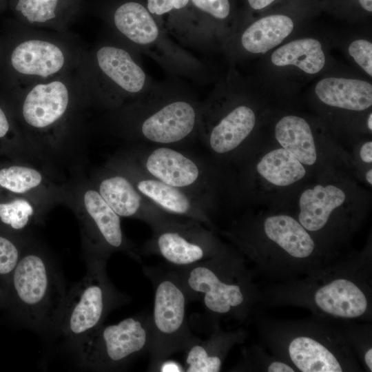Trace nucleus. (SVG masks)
<instances>
[{"instance_id": "b1692460", "label": "nucleus", "mask_w": 372, "mask_h": 372, "mask_svg": "<svg viewBox=\"0 0 372 372\" xmlns=\"http://www.w3.org/2000/svg\"><path fill=\"white\" fill-rule=\"evenodd\" d=\"M65 57L56 45L42 40H28L18 45L11 54V63L18 72L47 77L58 72Z\"/></svg>"}, {"instance_id": "7ed1b4c3", "label": "nucleus", "mask_w": 372, "mask_h": 372, "mask_svg": "<svg viewBox=\"0 0 372 372\" xmlns=\"http://www.w3.org/2000/svg\"><path fill=\"white\" fill-rule=\"evenodd\" d=\"M200 106L184 88L153 85L131 103L114 110L112 133L126 145L180 147L199 141Z\"/></svg>"}, {"instance_id": "c85d7f7f", "label": "nucleus", "mask_w": 372, "mask_h": 372, "mask_svg": "<svg viewBox=\"0 0 372 372\" xmlns=\"http://www.w3.org/2000/svg\"><path fill=\"white\" fill-rule=\"evenodd\" d=\"M244 355L243 360L240 364L241 366L238 369L265 372L296 371L289 364L273 354L270 355L264 352V350L260 346L251 347Z\"/></svg>"}, {"instance_id": "423d86ee", "label": "nucleus", "mask_w": 372, "mask_h": 372, "mask_svg": "<svg viewBox=\"0 0 372 372\" xmlns=\"http://www.w3.org/2000/svg\"><path fill=\"white\" fill-rule=\"evenodd\" d=\"M6 284L7 300L20 320L41 334L55 335L68 291L50 256L34 238Z\"/></svg>"}, {"instance_id": "6ab92c4d", "label": "nucleus", "mask_w": 372, "mask_h": 372, "mask_svg": "<svg viewBox=\"0 0 372 372\" xmlns=\"http://www.w3.org/2000/svg\"><path fill=\"white\" fill-rule=\"evenodd\" d=\"M0 194L24 196L53 209L65 205V180L45 168L11 160L0 161Z\"/></svg>"}, {"instance_id": "cd10ccee", "label": "nucleus", "mask_w": 372, "mask_h": 372, "mask_svg": "<svg viewBox=\"0 0 372 372\" xmlns=\"http://www.w3.org/2000/svg\"><path fill=\"white\" fill-rule=\"evenodd\" d=\"M0 228V278L7 283L28 242Z\"/></svg>"}, {"instance_id": "7c9ffc66", "label": "nucleus", "mask_w": 372, "mask_h": 372, "mask_svg": "<svg viewBox=\"0 0 372 372\" xmlns=\"http://www.w3.org/2000/svg\"><path fill=\"white\" fill-rule=\"evenodd\" d=\"M59 0H19L16 10L31 23H45L56 17Z\"/></svg>"}, {"instance_id": "c9c22d12", "label": "nucleus", "mask_w": 372, "mask_h": 372, "mask_svg": "<svg viewBox=\"0 0 372 372\" xmlns=\"http://www.w3.org/2000/svg\"><path fill=\"white\" fill-rule=\"evenodd\" d=\"M158 371L164 372H180L184 371L180 364L170 360H165L158 367Z\"/></svg>"}, {"instance_id": "58836bf2", "label": "nucleus", "mask_w": 372, "mask_h": 372, "mask_svg": "<svg viewBox=\"0 0 372 372\" xmlns=\"http://www.w3.org/2000/svg\"><path fill=\"white\" fill-rule=\"evenodd\" d=\"M364 180L367 183L368 185L371 186L372 185V169L371 167H367V169L365 171L364 175Z\"/></svg>"}, {"instance_id": "72a5a7b5", "label": "nucleus", "mask_w": 372, "mask_h": 372, "mask_svg": "<svg viewBox=\"0 0 372 372\" xmlns=\"http://www.w3.org/2000/svg\"><path fill=\"white\" fill-rule=\"evenodd\" d=\"M190 0H147V8L152 15L161 16L185 8Z\"/></svg>"}, {"instance_id": "9b49d317", "label": "nucleus", "mask_w": 372, "mask_h": 372, "mask_svg": "<svg viewBox=\"0 0 372 372\" xmlns=\"http://www.w3.org/2000/svg\"><path fill=\"white\" fill-rule=\"evenodd\" d=\"M143 271L154 287L152 344L149 369L158 371L167 358L187 350L200 339L194 335L187 319L189 298L175 271H163L145 267Z\"/></svg>"}, {"instance_id": "aec40b11", "label": "nucleus", "mask_w": 372, "mask_h": 372, "mask_svg": "<svg viewBox=\"0 0 372 372\" xmlns=\"http://www.w3.org/2000/svg\"><path fill=\"white\" fill-rule=\"evenodd\" d=\"M114 24L129 41L160 58L167 64L178 56L180 51L167 40L153 15L140 3L129 1L118 6L114 13ZM179 60L178 58H176Z\"/></svg>"}, {"instance_id": "dca6fc26", "label": "nucleus", "mask_w": 372, "mask_h": 372, "mask_svg": "<svg viewBox=\"0 0 372 372\" xmlns=\"http://www.w3.org/2000/svg\"><path fill=\"white\" fill-rule=\"evenodd\" d=\"M87 176L102 198L121 217L141 220L152 230L185 218L159 209L137 190L123 172L106 162L92 169Z\"/></svg>"}, {"instance_id": "9d476101", "label": "nucleus", "mask_w": 372, "mask_h": 372, "mask_svg": "<svg viewBox=\"0 0 372 372\" xmlns=\"http://www.w3.org/2000/svg\"><path fill=\"white\" fill-rule=\"evenodd\" d=\"M86 262L85 275L67 292L56 330L69 347L103 324L109 313L125 300L107 276V260Z\"/></svg>"}, {"instance_id": "f704fd0d", "label": "nucleus", "mask_w": 372, "mask_h": 372, "mask_svg": "<svg viewBox=\"0 0 372 372\" xmlns=\"http://www.w3.org/2000/svg\"><path fill=\"white\" fill-rule=\"evenodd\" d=\"M357 158L360 162L367 167L372 163V141H366L362 143L357 149Z\"/></svg>"}, {"instance_id": "a878e982", "label": "nucleus", "mask_w": 372, "mask_h": 372, "mask_svg": "<svg viewBox=\"0 0 372 372\" xmlns=\"http://www.w3.org/2000/svg\"><path fill=\"white\" fill-rule=\"evenodd\" d=\"M293 26L292 19L286 14H269L248 26L241 35L240 43L249 52L265 53L281 43Z\"/></svg>"}, {"instance_id": "a211bd4d", "label": "nucleus", "mask_w": 372, "mask_h": 372, "mask_svg": "<svg viewBox=\"0 0 372 372\" xmlns=\"http://www.w3.org/2000/svg\"><path fill=\"white\" fill-rule=\"evenodd\" d=\"M274 138L279 146L290 152L313 175L315 173L318 176L338 172L335 167L336 160L340 161L346 156L336 150V146L320 143L309 123L297 115L281 117L275 124Z\"/></svg>"}, {"instance_id": "f8f14e48", "label": "nucleus", "mask_w": 372, "mask_h": 372, "mask_svg": "<svg viewBox=\"0 0 372 372\" xmlns=\"http://www.w3.org/2000/svg\"><path fill=\"white\" fill-rule=\"evenodd\" d=\"M149 315H137L121 322L102 324L70 347L78 365L97 371H117L149 351L152 344Z\"/></svg>"}, {"instance_id": "ea45409f", "label": "nucleus", "mask_w": 372, "mask_h": 372, "mask_svg": "<svg viewBox=\"0 0 372 372\" xmlns=\"http://www.w3.org/2000/svg\"><path fill=\"white\" fill-rule=\"evenodd\" d=\"M366 124H367L368 130H370V132H371L372 130V114L371 113H370L369 115L368 116Z\"/></svg>"}, {"instance_id": "4468645a", "label": "nucleus", "mask_w": 372, "mask_h": 372, "mask_svg": "<svg viewBox=\"0 0 372 372\" xmlns=\"http://www.w3.org/2000/svg\"><path fill=\"white\" fill-rule=\"evenodd\" d=\"M152 231L140 254L158 255L174 267H187L207 260L227 247L214 231L188 218Z\"/></svg>"}, {"instance_id": "2f4dec72", "label": "nucleus", "mask_w": 372, "mask_h": 372, "mask_svg": "<svg viewBox=\"0 0 372 372\" xmlns=\"http://www.w3.org/2000/svg\"><path fill=\"white\" fill-rule=\"evenodd\" d=\"M349 54L370 76H372V43L364 39L353 41L349 46Z\"/></svg>"}, {"instance_id": "c756f323", "label": "nucleus", "mask_w": 372, "mask_h": 372, "mask_svg": "<svg viewBox=\"0 0 372 372\" xmlns=\"http://www.w3.org/2000/svg\"><path fill=\"white\" fill-rule=\"evenodd\" d=\"M343 331L355 353L368 371H372V346L371 335L369 326H357L352 323L344 322Z\"/></svg>"}, {"instance_id": "bb28decb", "label": "nucleus", "mask_w": 372, "mask_h": 372, "mask_svg": "<svg viewBox=\"0 0 372 372\" xmlns=\"http://www.w3.org/2000/svg\"><path fill=\"white\" fill-rule=\"evenodd\" d=\"M277 66L296 65L307 74L319 72L325 64L320 43L312 38L291 41L276 49L271 56Z\"/></svg>"}, {"instance_id": "f257e3e1", "label": "nucleus", "mask_w": 372, "mask_h": 372, "mask_svg": "<svg viewBox=\"0 0 372 372\" xmlns=\"http://www.w3.org/2000/svg\"><path fill=\"white\" fill-rule=\"evenodd\" d=\"M221 233L258 271L282 282L304 276L336 256L288 211L247 213Z\"/></svg>"}, {"instance_id": "473e14b6", "label": "nucleus", "mask_w": 372, "mask_h": 372, "mask_svg": "<svg viewBox=\"0 0 372 372\" xmlns=\"http://www.w3.org/2000/svg\"><path fill=\"white\" fill-rule=\"evenodd\" d=\"M201 12L218 20L226 19L231 12L229 0H190Z\"/></svg>"}, {"instance_id": "6e6552de", "label": "nucleus", "mask_w": 372, "mask_h": 372, "mask_svg": "<svg viewBox=\"0 0 372 372\" xmlns=\"http://www.w3.org/2000/svg\"><path fill=\"white\" fill-rule=\"evenodd\" d=\"M66 203L77 218L85 259L107 260L116 251L140 261V251L125 236L119 216L94 188L85 166L71 171L65 180Z\"/></svg>"}, {"instance_id": "5701e85b", "label": "nucleus", "mask_w": 372, "mask_h": 372, "mask_svg": "<svg viewBox=\"0 0 372 372\" xmlns=\"http://www.w3.org/2000/svg\"><path fill=\"white\" fill-rule=\"evenodd\" d=\"M52 209L27 196L0 194V228L19 238H33L32 229L41 225Z\"/></svg>"}, {"instance_id": "4c0bfd02", "label": "nucleus", "mask_w": 372, "mask_h": 372, "mask_svg": "<svg viewBox=\"0 0 372 372\" xmlns=\"http://www.w3.org/2000/svg\"><path fill=\"white\" fill-rule=\"evenodd\" d=\"M362 9L368 12H372V0H358Z\"/></svg>"}, {"instance_id": "ddd939ff", "label": "nucleus", "mask_w": 372, "mask_h": 372, "mask_svg": "<svg viewBox=\"0 0 372 372\" xmlns=\"http://www.w3.org/2000/svg\"><path fill=\"white\" fill-rule=\"evenodd\" d=\"M257 116L249 105L221 104L214 96L201 102L199 141L211 156V162L219 166L236 162L253 145Z\"/></svg>"}, {"instance_id": "20e7f679", "label": "nucleus", "mask_w": 372, "mask_h": 372, "mask_svg": "<svg viewBox=\"0 0 372 372\" xmlns=\"http://www.w3.org/2000/svg\"><path fill=\"white\" fill-rule=\"evenodd\" d=\"M316 318L303 320L261 319L259 330L272 354L300 372L360 371L343 329Z\"/></svg>"}, {"instance_id": "4be33fe9", "label": "nucleus", "mask_w": 372, "mask_h": 372, "mask_svg": "<svg viewBox=\"0 0 372 372\" xmlns=\"http://www.w3.org/2000/svg\"><path fill=\"white\" fill-rule=\"evenodd\" d=\"M214 330L209 338L193 344L187 349L186 355L187 372H218L232 347L240 343L245 338L242 329L224 331L219 326Z\"/></svg>"}, {"instance_id": "0eeeda50", "label": "nucleus", "mask_w": 372, "mask_h": 372, "mask_svg": "<svg viewBox=\"0 0 372 372\" xmlns=\"http://www.w3.org/2000/svg\"><path fill=\"white\" fill-rule=\"evenodd\" d=\"M358 185L340 174L318 176L298 192L290 212L314 238L336 256V246L355 230L364 204Z\"/></svg>"}, {"instance_id": "a19ab883", "label": "nucleus", "mask_w": 372, "mask_h": 372, "mask_svg": "<svg viewBox=\"0 0 372 372\" xmlns=\"http://www.w3.org/2000/svg\"><path fill=\"white\" fill-rule=\"evenodd\" d=\"M7 300V296L6 292H2L0 291V300Z\"/></svg>"}, {"instance_id": "f3484780", "label": "nucleus", "mask_w": 372, "mask_h": 372, "mask_svg": "<svg viewBox=\"0 0 372 372\" xmlns=\"http://www.w3.org/2000/svg\"><path fill=\"white\" fill-rule=\"evenodd\" d=\"M106 163L123 172L137 190L159 209L174 216L198 221L215 231L216 226L210 214L212 208L197 196L149 176L118 152Z\"/></svg>"}, {"instance_id": "412c9836", "label": "nucleus", "mask_w": 372, "mask_h": 372, "mask_svg": "<svg viewBox=\"0 0 372 372\" xmlns=\"http://www.w3.org/2000/svg\"><path fill=\"white\" fill-rule=\"evenodd\" d=\"M96 58L100 71L123 99L125 96L134 99L153 85L143 68L122 48L103 46L97 50Z\"/></svg>"}, {"instance_id": "f03ea898", "label": "nucleus", "mask_w": 372, "mask_h": 372, "mask_svg": "<svg viewBox=\"0 0 372 372\" xmlns=\"http://www.w3.org/2000/svg\"><path fill=\"white\" fill-rule=\"evenodd\" d=\"M371 261L369 251L333 260L304 276L267 288L261 301L300 307L330 322L371 320Z\"/></svg>"}, {"instance_id": "1a4fd4ad", "label": "nucleus", "mask_w": 372, "mask_h": 372, "mask_svg": "<svg viewBox=\"0 0 372 372\" xmlns=\"http://www.w3.org/2000/svg\"><path fill=\"white\" fill-rule=\"evenodd\" d=\"M146 174L185 190L213 208L219 188V167L180 147L126 145L117 151Z\"/></svg>"}, {"instance_id": "e433bc0d", "label": "nucleus", "mask_w": 372, "mask_h": 372, "mask_svg": "<svg viewBox=\"0 0 372 372\" xmlns=\"http://www.w3.org/2000/svg\"><path fill=\"white\" fill-rule=\"evenodd\" d=\"M275 1L276 0H247L249 7L254 10H262Z\"/></svg>"}, {"instance_id": "2eb2a0df", "label": "nucleus", "mask_w": 372, "mask_h": 372, "mask_svg": "<svg viewBox=\"0 0 372 372\" xmlns=\"http://www.w3.org/2000/svg\"><path fill=\"white\" fill-rule=\"evenodd\" d=\"M237 163L240 166V187L247 195L251 196L288 192L313 175L278 145L265 151L252 146Z\"/></svg>"}, {"instance_id": "393cba45", "label": "nucleus", "mask_w": 372, "mask_h": 372, "mask_svg": "<svg viewBox=\"0 0 372 372\" xmlns=\"http://www.w3.org/2000/svg\"><path fill=\"white\" fill-rule=\"evenodd\" d=\"M315 92L324 104L351 111H364L372 105V85L359 79L329 77L320 80Z\"/></svg>"}, {"instance_id": "39448f33", "label": "nucleus", "mask_w": 372, "mask_h": 372, "mask_svg": "<svg viewBox=\"0 0 372 372\" xmlns=\"http://www.w3.org/2000/svg\"><path fill=\"white\" fill-rule=\"evenodd\" d=\"M189 298L201 300L218 326L222 318L246 320L261 301V292L244 256L227 247L220 254L187 267H175Z\"/></svg>"}]
</instances>
